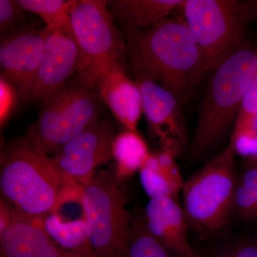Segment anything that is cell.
<instances>
[{"instance_id": "cell-15", "label": "cell", "mask_w": 257, "mask_h": 257, "mask_svg": "<svg viewBox=\"0 0 257 257\" xmlns=\"http://www.w3.org/2000/svg\"><path fill=\"white\" fill-rule=\"evenodd\" d=\"M144 219L150 233L172 253L187 257L194 252L189 241L187 218L177 197L150 198Z\"/></svg>"}, {"instance_id": "cell-18", "label": "cell", "mask_w": 257, "mask_h": 257, "mask_svg": "<svg viewBox=\"0 0 257 257\" xmlns=\"http://www.w3.org/2000/svg\"><path fill=\"white\" fill-rule=\"evenodd\" d=\"M150 155L146 142L138 132L125 130L118 134L112 148L118 177L124 179L140 171Z\"/></svg>"}, {"instance_id": "cell-21", "label": "cell", "mask_w": 257, "mask_h": 257, "mask_svg": "<svg viewBox=\"0 0 257 257\" xmlns=\"http://www.w3.org/2000/svg\"><path fill=\"white\" fill-rule=\"evenodd\" d=\"M172 251L147 229L144 217L133 219L127 257H172Z\"/></svg>"}, {"instance_id": "cell-13", "label": "cell", "mask_w": 257, "mask_h": 257, "mask_svg": "<svg viewBox=\"0 0 257 257\" xmlns=\"http://www.w3.org/2000/svg\"><path fill=\"white\" fill-rule=\"evenodd\" d=\"M127 66L121 62L108 64L96 78L94 89L120 124L137 131L143 114L142 96L138 84L128 77Z\"/></svg>"}, {"instance_id": "cell-12", "label": "cell", "mask_w": 257, "mask_h": 257, "mask_svg": "<svg viewBox=\"0 0 257 257\" xmlns=\"http://www.w3.org/2000/svg\"><path fill=\"white\" fill-rule=\"evenodd\" d=\"M142 96L143 113L162 150L177 156L186 143L179 101L170 91L151 79L135 77Z\"/></svg>"}, {"instance_id": "cell-16", "label": "cell", "mask_w": 257, "mask_h": 257, "mask_svg": "<svg viewBox=\"0 0 257 257\" xmlns=\"http://www.w3.org/2000/svg\"><path fill=\"white\" fill-rule=\"evenodd\" d=\"M184 0H111L108 8L121 32L148 28L181 10Z\"/></svg>"}, {"instance_id": "cell-6", "label": "cell", "mask_w": 257, "mask_h": 257, "mask_svg": "<svg viewBox=\"0 0 257 257\" xmlns=\"http://www.w3.org/2000/svg\"><path fill=\"white\" fill-rule=\"evenodd\" d=\"M99 99L95 89L69 79L42 101L38 117L24 138L42 153H55L100 119Z\"/></svg>"}, {"instance_id": "cell-24", "label": "cell", "mask_w": 257, "mask_h": 257, "mask_svg": "<svg viewBox=\"0 0 257 257\" xmlns=\"http://www.w3.org/2000/svg\"><path fill=\"white\" fill-rule=\"evenodd\" d=\"M256 116H257V70L247 92L243 98L233 130L243 127Z\"/></svg>"}, {"instance_id": "cell-14", "label": "cell", "mask_w": 257, "mask_h": 257, "mask_svg": "<svg viewBox=\"0 0 257 257\" xmlns=\"http://www.w3.org/2000/svg\"><path fill=\"white\" fill-rule=\"evenodd\" d=\"M10 209V221L0 232L4 257H62L63 248L50 237L44 225L45 217Z\"/></svg>"}, {"instance_id": "cell-11", "label": "cell", "mask_w": 257, "mask_h": 257, "mask_svg": "<svg viewBox=\"0 0 257 257\" xmlns=\"http://www.w3.org/2000/svg\"><path fill=\"white\" fill-rule=\"evenodd\" d=\"M46 28L42 60L29 101H42L69 81L78 69L80 52L72 24L57 30Z\"/></svg>"}, {"instance_id": "cell-29", "label": "cell", "mask_w": 257, "mask_h": 257, "mask_svg": "<svg viewBox=\"0 0 257 257\" xmlns=\"http://www.w3.org/2000/svg\"><path fill=\"white\" fill-rule=\"evenodd\" d=\"M187 257H202V256H201L200 254H199V253L196 252L195 251H194V252H193L192 253V254L189 255V256H187Z\"/></svg>"}, {"instance_id": "cell-26", "label": "cell", "mask_w": 257, "mask_h": 257, "mask_svg": "<svg viewBox=\"0 0 257 257\" xmlns=\"http://www.w3.org/2000/svg\"><path fill=\"white\" fill-rule=\"evenodd\" d=\"M223 257H257V241L244 240L228 248Z\"/></svg>"}, {"instance_id": "cell-1", "label": "cell", "mask_w": 257, "mask_h": 257, "mask_svg": "<svg viewBox=\"0 0 257 257\" xmlns=\"http://www.w3.org/2000/svg\"><path fill=\"white\" fill-rule=\"evenodd\" d=\"M134 77L151 79L186 102L207 73L184 20L165 18L148 28L124 32Z\"/></svg>"}, {"instance_id": "cell-28", "label": "cell", "mask_w": 257, "mask_h": 257, "mask_svg": "<svg viewBox=\"0 0 257 257\" xmlns=\"http://www.w3.org/2000/svg\"><path fill=\"white\" fill-rule=\"evenodd\" d=\"M62 257H86L82 255L77 254V253L71 252V251H67L63 249L62 251Z\"/></svg>"}, {"instance_id": "cell-3", "label": "cell", "mask_w": 257, "mask_h": 257, "mask_svg": "<svg viewBox=\"0 0 257 257\" xmlns=\"http://www.w3.org/2000/svg\"><path fill=\"white\" fill-rule=\"evenodd\" d=\"M256 70L257 49L246 45L211 72L189 145L193 157L215 148L234 127Z\"/></svg>"}, {"instance_id": "cell-19", "label": "cell", "mask_w": 257, "mask_h": 257, "mask_svg": "<svg viewBox=\"0 0 257 257\" xmlns=\"http://www.w3.org/2000/svg\"><path fill=\"white\" fill-rule=\"evenodd\" d=\"M76 0H19L22 7L38 15L50 30L71 25L70 13Z\"/></svg>"}, {"instance_id": "cell-8", "label": "cell", "mask_w": 257, "mask_h": 257, "mask_svg": "<svg viewBox=\"0 0 257 257\" xmlns=\"http://www.w3.org/2000/svg\"><path fill=\"white\" fill-rule=\"evenodd\" d=\"M70 18L80 52L74 78L94 89L96 78L108 64L127 63L124 36L108 8V1L76 0Z\"/></svg>"}, {"instance_id": "cell-17", "label": "cell", "mask_w": 257, "mask_h": 257, "mask_svg": "<svg viewBox=\"0 0 257 257\" xmlns=\"http://www.w3.org/2000/svg\"><path fill=\"white\" fill-rule=\"evenodd\" d=\"M47 232L61 248L86 257H100L89 242L87 223L84 218L63 222L57 213L44 219Z\"/></svg>"}, {"instance_id": "cell-5", "label": "cell", "mask_w": 257, "mask_h": 257, "mask_svg": "<svg viewBox=\"0 0 257 257\" xmlns=\"http://www.w3.org/2000/svg\"><path fill=\"white\" fill-rule=\"evenodd\" d=\"M206 72L246 46L245 32L251 21L247 1L184 0L181 8Z\"/></svg>"}, {"instance_id": "cell-23", "label": "cell", "mask_w": 257, "mask_h": 257, "mask_svg": "<svg viewBox=\"0 0 257 257\" xmlns=\"http://www.w3.org/2000/svg\"><path fill=\"white\" fill-rule=\"evenodd\" d=\"M26 11L19 0H0V32L1 38L18 30Z\"/></svg>"}, {"instance_id": "cell-27", "label": "cell", "mask_w": 257, "mask_h": 257, "mask_svg": "<svg viewBox=\"0 0 257 257\" xmlns=\"http://www.w3.org/2000/svg\"><path fill=\"white\" fill-rule=\"evenodd\" d=\"M247 3L251 20H257V0L247 1Z\"/></svg>"}, {"instance_id": "cell-2", "label": "cell", "mask_w": 257, "mask_h": 257, "mask_svg": "<svg viewBox=\"0 0 257 257\" xmlns=\"http://www.w3.org/2000/svg\"><path fill=\"white\" fill-rule=\"evenodd\" d=\"M0 189L15 210L45 217L66 202H80L82 186L57 170L52 157L42 153L24 136L7 144L0 156Z\"/></svg>"}, {"instance_id": "cell-10", "label": "cell", "mask_w": 257, "mask_h": 257, "mask_svg": "<svg viewBox=\"0 0 257 257\" xmlns=\"http://www.w3.org/2000/svg\"><path fill=\"white\" fill-rule=\"evenodd\" d=\"M47 30L27 25L1 38V77L14 87L19 99L30 101L43 54Z\"/></svg>"}, {"instance_id": "cell-22", "label": "cell", "mask_w": 257, "mask_h": 257, "mask_svg": "<svg viewBox=\"0 0 257 257\" xmlns=\"http://www.w3.org/2000/svg\"><path fill=\"white\" fill-rule=\"evenodd\" d=\"M139 172L142 186L150 198L160 196L177 197L182 190V187L174 182L159 165L155 153H151Z\"/></svg>"}, {"instance_id": "cell-25", "label": "cell", "mask_w": 257, "mask_h": 257, "mask_svg": "<svg viewBox=\"0 0 257 257\" xmlns=\"http://www.w3.org/2000/svg\"><path fill=\"white\" fill-rule=\"evenodd\" d=\"M19 98L14 87L4 77L0 78V120L1 125L9 118Z\"/></svg>"}, {"instance_id": "cell-9", "label": "cell", "mask_w": 257, "mask_h": 257, "mask_svg": "<svg viewBox=\"0 0 257 257\" xmlns=\"http://www.w3.org/2000/svg\"><path fill=\"white\" fill-rule=\"evenodd\" d=\"M116 135L110 119H99L62 145L51 157L66 178L82 186L92 178L97 166L113 158V144Z\"/></svg>"}, {"instance_id": "cell-4", "label": "cell", "mask_w": 257, "mask_h": 257, "mask_svg": "<svg viewBox=\"0 0 257 257\" xmlns=\"http://www.w3.org/2000/svg\"><path fill=\"white\" fill-rule=\"evenodd\" d=\"M124 181L112 164L82 186L79 203L89 242L100 257H127L133 218Z\"/></svg>"}, {"instance_id": "cell-7", "label": "cell", "mask_w": 257, "mask_h": 257, "mask_svg": "<svg viewBox=\"0 0 257 257\" xmlns=\"http://www.w3.org/2000/svg\"><path fill=\"white\" fill-rule=\"evenodd\" d=\"M231 141L184 182L183 209L189 227L201 234L222 229L233 211L236 179Z\"/></svg>"}, {"instance_id": "cell-20", "label": "cell", "mask_w": 257, "mask_h": 257, "mask_svg": "<svg viewBox=\"0 0 257 257\" xmlns=\"http://www.w3.org/2000/svg\"><path fill=\"white\" fill-rule=\"evenodd\" d=\"M233 211L243 220L257 221V167H247L237 177Z\"/></svg>"}]
</instances>
